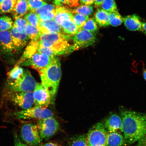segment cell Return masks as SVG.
<instances>
[{
	"label": "cell",
	"mask_w": 146,
	"mask_h": 146,
	"mask_svg": "<svg viewBox=\"0 0 146 146\" xmlns=\"http://www.w3.org/2000/svg\"><path fill=\"white\" fill-rule=\"evenodd\" d=\"M43 146H60L59 144L54 142H49L44 144Z\"/></svg>",
	"instance_id": "cell-45"
},
{
	"label": "cell",
	"mask_w": 146,
	"mask_h": 146,
	"mask_svg": "<svg viewBox=\"0 0 146 146\" xmlns=\"http://www.w3.org/2000/svg\"><path fill=\"white\" fill-rule=\"evenodd\" d=\"M21 136L25 143L31 146H38L42 141L37 125L32 123L23 125L21 129Z\"/></svg>",
	"instance_id": "cell-8"
},
{
	"label": "cell",
	"mask_w": 146,
	"mask_h": 146,
	"mask_svg": "<svg viewBox=\"0 0 146 146\" xmlns=\"http://www.w3.org/2000/svg\"><path fill=\"white\" fill-rule=\"evenodd\" d=\"M69 146H88L86 135L82 134L73 136L69 141Z\"/></svg>",
	"instance_id": "cell-24"
},
{
	"label": "cell",
	"mask_w": 146,
	"mask_h": 146,
	"mask_svg": "<svg viewBox=\"0 0 146 146\" xmlns=\"http://www.w3.org/2000/svg\"><path fill=\"white\" fill-rule=\"evenodd\" d=\"M96 35L89 31L80 30L72 37L73 44L71 46L69 53L94 44L96 41Z\"/></svg>",
	"instance_id": "cell-6"
},
{
	"label": "cell",
	"mask_w": 146,
	"mask_h": 146,
	"mask_svg": "<svg viewBox=\"0 0 146 146\" xmlns=\"http://www.w3.org/2000/svg\"><path fill=\"white\" fill-rule=\"evenodd\" d=\"M11 100L23 110L30 108L34 104L33 92L13 93L11 96Z\"/></svg>",
	"instance_id": "cell-14"
},
{
	"label": "cell",
	"mask_w": 146,
	"mask_h": 146,
	"mask_svg": "<svg viewBox=\"0 0 146 146\" xmlns=\"http://www.w3.org/2000/svg\"></svg>",
	"instance_id": "cell-50"
},
{
	"label": "cell",
	"mask_w": 146,
	"mask_h": 146,
	"mask_svg": "<svg viewBox=\"0 0 146 146\" xmlns=\"http://www.w3.org/2000/svg\"><path fill=\"white\" fill-rule=\"evenodd\" d=\"M80 3L82 5H90L94 4V0H80Z\"/></svg>",
	"instance_id": "cell-43"
},
{
	"label": "cell",
	"mask_w": 146,
	"mask_h": 146,
	"mask_svg": "<svg viewBox=\"0 0 146 146\" xmlns=\"http://www.w3.org/2000/svg\"><path fill=\"white\" fill-rule=\"evenodd\" d=\"M15 114L19 119H35L40 120L54 116L53 113L50 110L36 106L18 111Z\"/></svg>",
	"instance_id": "cell-10"
},
{
	"label": "cell",
	"mask_w": 146,
	"mask_h": 146,
	"mask_svg": "<svg viewBox=\"0 0 146 146\" xmlns=\"http://www.w3.org/2000/svg\"><path fill=\"white\" fill-rule=\"evenodd\" d=\"M123 121L122 132L126 142H138L146 135V114L125 109L120 110Z\"/></svg>",
	"instance_id": "cell-1"
},
{
	"label": "cell",
	"mask_w": 146,
	"mask_h": 146,
	"mask_svg": "<svg viewBox=\"0 0 146 146\" xmlns=\"http://www.w3.org/2000/svg\"><path fill=\"white\" fill-rule=\"evenodd\" d=\"M16 2L17 0H4L0 5V14L11 13Z\"/></svg>",
	"instance_id": "cell-25"
},
{
	"label": "cell",
	"mask_w": 146,
	"mask_h": 146,
	"mask_svg": "<svg viewBox=\"0 0 146 146\" xmlns=\"http://www.w3.org/2000/svg\"><path fill=\"white\" fill-rule=\"evenodd\" d=\"M100 6L102 9L108 13L114 12L117 10L115 0H104Z\"/></svg>",
	"instance_id": "cell-31"
},
{
	"label": "cell",
	"mask_w": 146,
	"mask_h": 146,
	"mask_svg": "<svg viewBox=\"0 0 146 146\" xmlns=\"http://www.w3.org/2000/svg\"><path fill=\"white\" fill-rule=\"evenodd\" d=\"M36 83L30 71L25 70L22 74L17 79L8 84L9 90L12 94L15 93L33 92Z\"/></svg>",
	"instance_id": "cell-4"
},
{
	"label": "cell",
	"mask_w": 146,
	"mask_h": 146,
	"mask_svg": "<svg viewBox=\"0 0 146 146\" xmlns=\"http://www.w3.org/2000/svg\"><path fill=\"white\" fill-rule=\"evenodd\" d=\"M14 49L10 31L0 32V56L9 63L14 62Z\"/></svg>",
	"instance_id": "cell-7"
},
{
	"label": "cell",
	"mask_w": 146,
	"mask_h": 146,
	"mask_svg": "<svg viewBox=\"0 0 146 146\" xmlns=\"http://www.w3.org/2000/svg\"><path fill=\"white\" fill-rule=\"evenodd\" d=\"M56 5L48 4L47 3L40 8L36 9L33 12L35 13L38 15H40L54 11L56 10Z\"/></svg>",
	"instance_id": "cell-35"
},
{
	"label": "cell",
	"mask_w": 146,
	"mask_h": 146,
	"mask_svg": "<svg viewBox=\"0 0 146 146\" xmlns=\"http://www.w3.org/2000/svg\"><path fill=\"white\" fill-rule=\"evenodd\" d=\"M80 5V0H68V5L72 8L77 7Z\"/></svg>",
	"instance_id": "cell-40"
},
{
	"label": "cell",
	"mask_w": 146,
	"mask_h": 146,
	"mask_svg": "<svg viewBox=\"0 0 146 146\" xmlns=\"http://www.w3.org/2000/svg\"><path fill=\"white\" fill-rule=\"evenodd\" d=\"M109 18L110 24L113 27H117L123 23V17L120 15L118 10L109 13Z\"/></svg>",
	"instance_id": "cell-26"
},
{
	"label": "cell",
	"mask_w": 146,
	"mask_h": 146,
	"mask_svg": "<svg viewBox=\"0 0 146 146\" xmlns=\"http://www.w3.org/2000/svg\"><path fill=\"white\" fill-rule=\"evenodd\" d=\"M56 10L48 13L40 15L39 16L40 21H44L54 20L56 16Z\"/></svg>",
	"instance_id": "cell-37"
},
{
	"label": "cell",
	"mask_w": 146,
	"mask_h": 146,
	"mask_svg": "<svg viewBox=\"0 0 146 146\" xmlns=\"http://www.w3.org/2000/svg\"><path fill=\"white\" fill-rule=\"evenodd\" d=\"M108 132L102 123L91 128L86 135L88 146H106Z\"/></svg>",
	"instance_id": "cell-5"
},
{
	"label": "cell",
	"mask_w": 146,
	"mask_h": 146,
	"mask_svg": "<svg viewBox=\"0 0 146 146\" xmlns=\"http://www.w3.org/2000/svg\"><path fill=\"white\" fill-rule=\"evenodd\" d=\"M123 23L125 27L129 31H141L142 23L139 17L136 14L123 18Z\"/></svg>",
	"instance_id": "cell-17"
},
{
	"label": "cell",
	"mask_w": 146,
	"mask_h": 146,
	"mask_svg": "<svg viewBox=\"0 0 146 146\" xmlns=\"http://www.w3.org/2000/svg\"><path fill=\"white\" fill-rule=\"evenodd\" d=\"M33 93L34 104L36 107L47 108L52 102L50 94L41 83H36Z\"/></svg>",
	"instance_id": "cell-12"
},
{
	"label": "cell",
	"mask_w": 146,
	"mask_h": 146,
	"mask_svg": "<svg viewBox=\"0 0 146 146\" xmlns=\"http://www.w3.org/2000/svg\"><path fill=\"white\" fill-rule=\"evenodd\" d=\"M14 142L15 146H28L26 144L22 142L16 133H15L14 134Z\"/></svg>",
	"instance_id": "cell-39"
},
{
	"label": "cell",
	"mask_w": 146,
	"mask_h": 146,
	"mask_svg": "<svg viewBox=\"0 0 146 146\" xmlns=\"http://www.w3.org/2000/svg\"><path fill=\"white\" fill-rule=\"evenodd\" d=\"M89 16L75 14L73 16V21L76 26L80 29L84 25L89 19Z\"/></svg>",
	"instance_id": "cell-32"
},
{
	"label": "cell",
	"mask_w": 146,
	"mask_h": 146,
	"mask_svg": "<svg viewBox=\"0 0 146 146\" xmlns=\"http://www.w3.org/2000/svg\"><path fill=\"white\" fill-rule=\"evenodd\" d=\"M37 126L40 136L45 139L53 136L60 128L59 123L53 117L39 120Z\"/></svg>",
	"instance_id": "cell-9"
},
{
	"label": "cell",
	"mask_w": 146,
	"mask_h": 146,
	"mask_svg": "<svg viewBox=\"0 0 146 146\" xmlns=\"http://www.w3.org/2000/svg\"><path fill=\"white\" fill-rule=\"evenodd\" d=\"M56 16L54 20L60 25L62 22L65 20L73 21V14L72 11L68 8L62 6H56Z\"/></svg>",
	"instance_id": "cell-19"
},
{
	"label": "cell",
	"mask_w": 146,
	"mask_h": 146,
	"mask_svg": "<svg viewBox=\"0 0 146 146\" xmlns=\"http://www.w3.org/2000/svg\"><path fill=\"white\" fill-rule=\"evenodd\" d=\"M126 143L124 136L117 131L108 132L107 146H124Z\"/></svg>",
	"instance_id": "cell-21"
},
{
	"label": "cell",
	"mask_w": 146,
	"mask_h": 146,
	"mask_svg": "<svg viewBox=\"0 0 146 146\" xmlns=\"http://www.w3.org/2000/svg\"><path fill=\"white\" fill-rule=\"evenodd\" d=\"M24 18L29 24L38 28L40 20L39 16L35 13L29 12L25 16Z\"/></svg>",
	"instance_id": "cell-29"
},
{
	"label": "cell",
	"mask_w": 146,
	"mask_h": 146,
	"mask_svg": "<svg viewBox=\"0 0 146 146\" xmlns=\"http://www.w3.org/2000/svg\"><path fill=\"white\" fill-rule=\"evenodd\" d=\"M137 142L135 146H146V135Z\"/></svg>",
	"instance_id": "cell-42"
},
{
	"label": "cell",
	"mask_w": 146,
	"mask_h": 146,
	"mask_svg": "<svg viewBox=\"0 0 146 146\" xmlns=\"http://www.w3.org/2000/svg\"><path fill=\"white\" fill-rule=\"evenodd\" d=\"M14 51H19L26 46L29 39L25 33V28L13 26L11 29Z\"/></svg>",
	"instance_id": "cell-13"
},
{
	"label": "cell",
	"mask_w": 146,
	"mask_h": 146,
	"mask_svg": "<svg viewBox=\"0 0 146 146\" xmlns=\"http://www.w3.org/2000/svg\"><path fill=\"white\" fill-rule=\"evenodd\" d=\"M40 76L41 84L48 91L54 101L57 93L62 75L61 62L56 57L46 68L39 72Z\"/></svg>",
	"instance_id": "cell-2"
},
{
	"label": "cell",
	"mask_w": 146,
	"mask_h": 146,
	"mask_svg": "<svg viewBox=\"0 0 146 146\" xmlns=\"http://www.w3.org/2000/svg\"><path fill=\"white\" fill-rule=\"evenodd\" d=\"M11 18L7 16L0 17V32L10 30L13 26Z\"/></svg>",
	"instance_id": "cell-27"
},
{
	"label": "cell",
	"mask_w": 146,
	"mask_h": 146,
	"mask_svg": "<svg viewBox=\"0 0 146 146\" xmlns=\"http://www.w3.org/2000/svg\"><path fill=\"white\" fill-rule=\"evenodd\" d=\"M38 28L41 35L54 33H64L61 26L54 20L40 21Z\"/></svg>",
	"instance_id": "cell-15"
},
{
	"label": "cell",
	"mask_w": 146,
	"mask_h": 146,
	"mask_svg": "<svg viewBox=\"0 0 146 146\" xmlns=\"http://www.w3.org/2000/svg\"><path fill=\"white\" fill-rule=\"evenodd\" d=\"M104 0H94V4L96 7L100 6Z\"/></svg>",
	"instance_id": "cell-44"
},
{
	"label": "cell",
	"mask_w": 146,
	"mask_h": 146,
	"mask_svg": "<svg viewBox=\"0 0 146 146\" xmlns=\"http://www.w3.org/2000/svg\"><path fill=\"white\" fill-rule=\"evenodd\" d=\"M56 6H62L63 4L68 5V0H54Z\"/></svg>",
	"instance_id": "cell-41"
},
{
	"label": "cell",
	"mask_w": 146,
	"mask_h": 146,
	"mask_svg": "<svg viewBox=\"0 0 146 146\" xmlns=\"http://www.w3.org/2000/svg\"><path fill=\"white\" fill-rule=\"evenodd\" d=\"M80 30H84L97 34L98 31L97 23L94 18H89L86 23Z\"/></svg>",
	"instance_id": "cell-30"
},
{
	"label": "cell",
	"mask_w": 146,
	"mask_h": 146,
	"mask_svg": "<svg viewBox=\"0 0 146 146\" xmlns=\"http://www.w3.org/2000/svg\"><path fill=\"white\" fill-rule=\"evenodd\" d=\"M26 20L24 18L20 17L15 19L14 23L13 26L15 27H21L25 28L27 24Z\"/></svg>",
	"instance_id": "cell-38"
},
{
	"label": "cell",
	"mask_w": 146,
	"mask_h": 146,
	"mask_svg": "<svg viewBox=\"0 0 146 146\" xmlns=\"http://www.w3.org/2000/svg\"><path fill=\"white\" fill-rule=\"evenodd\" d=\"M25 31L29 39L35 40L39 39L41 34L39 29L27 23L25 27Z\"/></svg>",
	"instance_id": "cell-23"
},
{
	"label": "cell",
	"mask_w": 146,
	"mask_h": 146,
	"mask_svg": "<svg viewBox=\"0 0 146 146\" xmlns=\"http://www.w3.org/2000/svg\"><path fill=\"white\" fill-rule=\"evenodd\" d=\"M72 11L73 14H78L89 16L92 13L94 9L93 7L90 5H82Z\"/></svg>",
	"instance_id": "cell-28"
},
{
	"label": "cell",
	"mask_w": 146,
	"mask_h": 146,
	"mask_svg": "<svg viewBox=\"0 0 146 146\" xmlns=\"http://www.w3.org/2000/svg\"><path fill=\"white\" fill-rule=\"evenodd\" d=\"M44 1H46V0H44Z\"/></svg>",
	"instance_id": "cell-49"
},
{
	"label": "cell",
	"mask_w": 146,
	"mask_h": 146,
	"mask_svg": "<svg viewBox=\"0 0 146 146\" xmlns=\"http://www.w3.org/2000/svg\"><path fill=\"white\" fill-rule=\"evenodd\" d=\"M141 31L146 35V22L142 23Z\"/></svg>",
	"instance_id": "cell-46"
},
{
	"label": "cell",
	"mask_w": 146,
	"mask_h": 146,
	"mask_svg": "<svg viewBox=\"0 0 146 146\" xmlns=\"http://www.w3.org/2000/svg\"><path fill=\"white\" fill-rule=\"evenodd\" d=\"M24 70L20 66H15L8 73V78L11 80L10 81H14L23 74Z\"/></svg>",
	"instance_id": "cell-33"
},
{
	"label": "cell",
	"mask_w": 146,
	"mask_h": 146,
	"mask_svg": "<svg viewBox=\"0 0 146 146\" xmlns=\"http://www.w3.org/2000/svg\"><path fill=\"white\" fill-rule=\"evenodd\" d=\"M39 44V40H31L25 48L19 61L15 66H19L23 62L30 59L37 52Z\"/></svg>",
	"instance_id": "cell-18"
},
{
	"label": "cell",
	"mask_w": 146,
	"mask_h": 146,
	"mask_svg": "<svg viewBox=\"0 0 146 146\" xmlns=\"http://www.w3.org/2000/svg\"><path fill=\"white\" fill-rule=\"evenodd\" d=\"M3 1H4V0H0V5L1 4Z\"/></svg>",
	"instance_id": "cell-48"
},
{
	"label": "cell",
	"mask_w": 146,
	"mask_h": 146,
	"mask_svg": "<svg viewBox=\"0 0 146 146\" xmlns=\"http://www.w3.org/2000/svg\"><path fill=\"white\" fill-rule=\"evenodd\" d=\"M37 52L46 55L52 59L56 57V56H57L55 53L51 49L42 45L40 43Z\"/></svg>",
	"instance_id": "cell-36"
},
{
	"label": "cell",
	"mask_w": 146,
	"mask_h": 146,
	"mask_svg": "<svg viewBox=\"0 0 146 146\" xmlns=\"http://www.w3.org/2000/svg\"><path fill=\"white\" fill-rule=\"evenodd\" d=\"M54 58L52 59L46 55L37 52L30 59L24 61L19 66H30L39 72L48 66Z\"/></svg>",
	"instance_id": "cell-11"
},
{
	"label": "cell",
	"mask_w": 146,
	"mask_h": 146,
	"mask_svg": "<svg viewBox=\"0 0 146 146\" xmlns=\"http://www.w3.org/2000/svg\"><path fill=\"white\" fill-rule=\"evenodd\" d=\"M143 75L144 78L146 81V70L144 71Z\"/></svg>",
	"instance_id": "cell-47"
},
{
	"label": "cell",
	"mask_w": 146,
	"mask_h": 146,
	"mask_svg": "<svg viewBox=\"0 0 146 146\" xmlns=\"http://www.w3.org/2000/svg\"><path fill=\"white\" fill-rule=\"evenodd\" d=\"M95 20L100 27L109 26V13L102 9H98L94 15Z\"/></svg>",
	"instance_id": "cell-22"
},
{
	"label": "cell",
	"mask_w": 146,
	"mask_h": 146,
	"mask_svg": "<svg viewBox=\"0 0 146 146\" xmlns=\"http://www.w3.org/2000/svg\"><path fill=\"white\" fill-rule=\"evenodd\" d=\"M72 36L65 33L45 34L41 35L39 43L48 47L57 56L69 53L71 46L69 40Z\"/></svg>",
	"instance_id": "cell-3"
},
{
	"label": "cell",
	"mask_w": 146,
	"mask_h": 146,
	"mask_svg": "<svg viewBox=\"0 0 146 146\" xmlns=\"http://www.w3.org/2000/svg\"><path fill=\"white\" fill-rule=\"evenodd\" d=\"M29 12L34 11L47 4L44 0H27Z\"/></svg>",
	"instance_id": "cell-34"
},
{
	"label": "cell",
	"mask_w": 146,
	"mask_h": 146,
	"mask_svg": "<svg viewBox=\"0 0 146 146\" xmlns=\"http://www.w3.org/2000/svg\"><path fill=\"white\" fill-rule=\"evenodd\" d=\"M27 0H17L15 6L11 12L15 19L25 16L28 13Z\"/></svg>",
	"instance_id": "cell-20"
},
{
	"label": "cell",
	"mask_w": 146,
	"mask_h": 146,
	"mask_svg": "<svg viewBox=\"0 0 146 146\" xmlns=\"http://www.w3.org/2000/svg\"><path fill=\"white\" fill-rule=\"evenodd\" d=\"M103 124L108 132H115L119 130L122 131L123 121L121 116L117 114L110 115Z\"/></svg>",
	"instance_id": "cell-16"
}]
</instances>
